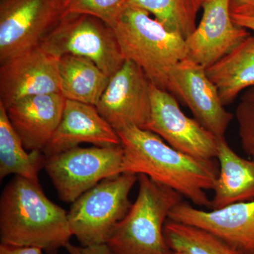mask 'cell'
I'll return each mask as SVG.
<instances>
[{
    "label": "cell",
    "instance_id": "ffe728a7",
    "mask_svg": "<svg viewBox=\"0 0 254 254\" xmlns=\"http://www.w3.org/2000/svg\"><path fill=\"white\" fill-rule=\"evenodd\" d=\"M13 128L4 105L0 103V179L10 175L39 182L38 174L44 168L46 156L43 151L27 153Z\"/></svg>",
    "mask_w": 254,
    "mask_h": 254
},
{
    "label": "cell",
    "instance_id": "8992f818",
    "mask_svg": "<svg viewBox=\"0 0 254 254\" xmlns=\"http://www.w3.org/2000/svg\"><path fill=\"white\" fill-rule=\"evenodd\" d=\"M40 47L57 58L67 55L87 58L110 77L125 61L113 28L90 15L64 14Z\"/></svg>",
    "mask_w": 254,
    "mask_h": 254
},
{
    "label": "cell",
    "instance_id": "277c9868",
    "mask_svg": "<svg viewBox=\"0 0 254 254\" xmlns=\"http://www.w3.org/2000/svg\"><path fill=\"white\" fill-rule=\"evenodd\" d=\"M138 182L136 200L107 244L115 254H172L164 226L182 196L146 175H138Z\"/></svg>",
    "mask_w": 254,
    "mask_h": 254
},
{
    "label": "cell",
    "instance_id": "52a82bcc",
    "mask_svg": "<svg viewBox=\"0 0 254 254\" xmlns=\"http://www.w3.org/2000/svg\"><path fill=\"white\" fill-rule=\"evenodd\" d=\"M124 149L77 146L46 158L45 170L63 201L72 203L100 182L123 173Z\"/></svg>",
    "mask_w": 254,
    "mask_h": 254
},
{
    "label": "cell",
    "instance_id": "ac0fdd59",
    "mask_svg": "<svg viewBox=\"0 0 254 254\" xmlns=\"http://www.w3.org/2000/svg\"><path fill=\"white\" fill-rule=\"evenodd\" d=\"M223 105L233 103L241 92L254 87V36L250 35L221 59L206 68Z\"/></svg>",
    "mask_w": 254,
    "mask_h": 254
},
{
    "label": "cell",
    "instance_id": "f546056e",
    "mask_svg": "<svg viewBox=\"0 0 254 254\" xmlns=\"http://www.w3.org/2000/svg\"><path fill=\"white\" fill-rule=\"evenodd\" d=\"M184 254L180 253V252H173V254Z\"/></svg>",
    "mask_w": 254,
    "mask_h": 254
},
{
    "label": "cell",
    "instance_id": "5b68a950",
    "mask_svg": "<svg viewBox=\"0 0 254 254\" xmlns=\"http://www.w3.org/2000/svg\"><path fill=\"white\" fill-rule=\"evenodd\" d=\"M137 181L138 175L128 173L105 179L71 203L68 222L82 246L107 244L131 208L130 192Z\"/></svg>",
    "mask_w": 254,
    "mask_h": 254
},
{
    "label": "cell",
    "instance_id": "1f68e13d",
    "mask_svg": "<svg viewBox=\"0 0 254 254\" xmlns=\"http://www.w3.org/2000/svg\"><path fill=\"white\" fill-rule=\"evenodd\" d=\"M231 1H232V0H231Z\"/></svg>",
    "mask_w": 254,
    "mask_h": 254
},
{
    "label": "cell",
    "instance_id": "9c48e42d",
    "mask_svg": "<svg viewBox=\"0 0 254 254\" xmlns=\"http://www.w3.org/2000/svg\"><path fill=\"white\" fill-rule=\"evenodd\" d=\"M152 84L141 67L126 60L110 76L97 109L116 131L132 126L146 129L151 111Z\"/></svg>",
    "mask_w": 254,
    "mask_h": 254
},
{
    "label": "cell",
    "instance_id": "484cf974",
    "mask_svg": "<svg viewBox=\"0 0 254 254\" xmlns=\"http://www.w3.org/2000/svg\"><path fill=\"white\" fill-rule=\"evenodd\" d=\"M232 14H254V0H232L230 4Z\"/></svg>",
    "mask_w": 254,
    "mask_h": 254
},
{
    "label": "cell",
    "instance_id": "83f0119b",
    "mask_svg": "<svg viewBox=\"0 0 254 254\" xmlns=\"http://www.w3.org/2000/svg\"><path fill=\"white\" fill-rule=\"evenodd\" d=\"M234 22L241 27L254 32V14L243 15L232 14Z\"/></svg>",
    "mask_w": 254,
    "mask_h": 254
},
{
    "label": "cell",
    "instance_id": "cb8c5ba5",
    "mask_svg": "<svg viewBox=\"0 0 254 254\" xmlns=\"http://www.w3.org/2000/svg\"><path fill=\"white\" fill-rule=\"evenodd\" d=\"M236 117L242 148L254 162V103L242 100Z\"/></svg>",
    "mask_w": 254,
    "mask_h": 254
},
{
    "label": "cell",
    "instance_id": "4316f807",
    "mask_svg": "<svg viewBox=\"0 0 254 254\" xmlns=\"http://www.w3.org/2000/svg\"><path fill=\"white\" fill-rule=\"evenodd\" d=\"M43 250L36 247H14L1 244L0 254H42Z\"/></svg>",
    "mask_w": 254,
    "mask_h": 254
},
{
    "label": "cell",
    "instance_id": "603a6c76",
    "mask_svg": "<svg viewBox=\"0 0 254 254\" xmlns=\"http://www.w3.org/2000/svg\"><path fill=\"white\" fill-rule=\"evenodd\" d=\"M128 0H64V14L90 15L113 28Z\"/></svg>",
    "mask_w": 254,
    "mask_h": 254
},
{
    "label": "cell",
    "instance_id": "f1b7e54d",
    "mask_svg": "<svg viewBox=\"0 0 254 254\" xmlns=\"http://www.w3.org/2000/svg\"><path fill=\"white\" fill-rule=\"evenodd\" d=\"M242 100L254 103V87L251 88L242 96Z\"/></svg>",
    "mask_w": 254,
    "mask_h": 254
},
{
    "label": "cell",
    "instance_id": "5bb4252c",
    "mask_svg": "<svg viewBox=\"0 0 254 254\" xmlns=\"http://www.w3.org/2000/svg\"><path fill=\"white\" fill-rule=\"evenodd\" d=\"M168 219L205 229L244 254L254 253V200L210 210L182 201L171 210Z\"/></svg>",
    "mask_w": 254,
    "mask_h": 254
},
{
    "label": "cell",
    "instance_id": "4dcf8cb0",
    "mask_svg": "<svg viewBox=\"0 0 254 254\" xmlns=\"http://www.w3.org/2000/svg\"></svg>",
    "mask_w": 254,
    "mask_h": 254
},
{
    "label": "cell",
    "instance_id": "6da1fadb",
    "mask_svg": "<svg viewBox=\"0 0 254 254\" xmlns=\"http://www.w3.org/2000/svg\"><path fill=\"white\" fill-rule=\"evenodd\" d=\"M124 149L123 173L144 175L198 207L210 209L219 170L214 160L179 151L149 130L127 127L117 131Z\"/></svg>",
    "mask_w": 254,
    "mask_h": 254
},
{
    "label": "cell",
    "instance_id": "7a4b0ae2",
    "mask_svg": "<svg viewBox=\"0 0 254 254\" xmlns=\"http://www.w3.org/2000/svg\"><path fill=\"white\" fill-rule=\"evenodd\" d=\"M73 237L68 213L51 201L39 182L15 176L0 198L1 243L57 254Z\"/></svg>",
    "mask_w": 254,
    "mask_h": 254
},
{
    "label": "cell",
    "instance_id": "7c38bea8",
    "mask_svg": "<svg viewBox=\"0 0 254 254\" xmlns=\"http://www.w3.org/2000/svg\"><path fill=\"white\" fill-rule=\"evenodd\" d=\"M58 62L38 46L1 63L0 103L6 109L27 97L61 93Z\"/></svg>",
    "mask_w": 254,
    "mask_h": 254
},
{
    "label": "cell",
    "instance_id": "9a60e30c",
    "mask_svg": "<svg viewBox=\"0 0 254 254\" xmlns=\"http://www.w3.org/2000/svg\"><path fill=\"white\" fill-rule=\"evenodd\" d=\"M81 143L105 147L120 145L121 141L96 106L66 100L59 126L43 153L48 158Z\"/></svg>",
    "mask_w": 254,
    "mask_h": 254
},
{
    "label": "cell",
    "instance_id": "e0dca14e",
    "mask_svg": "<svg viewBox=\"0 0 254 254\" xmlns=\"http://www.w3.org/2000/svg\"><path fill=\"white\" fill-rule=\"evenodd\" d=\"M219 173L210 210H218L240 202L254 200V162L240 156L225 137L218 138Z\"/></svg>",
    "mask_w": 254,
    "mask_h": 254
},
{
    "label": "cell",
    "instance_id": "4fadbf2b",
    "mask_svg": "<svg viewBox=\"0 0 254 254\" xmlns=\"http://www.w3.org/2000/svg\"><path fill=\"white\" fill-rule=\"evenodd\" d=\"M231 0H206L201 20L187 38V58L205 68L238 46L250 32L234 22Z\"/></svg>",
    "mask_w": 254,
    "mask_h": 254
},
{
    "label": "cell",
    "instance_id": "3957f363",
    "mask_svg": "<svg viewBox=\"0 0 254 254\" xmlns=\"http://www.w3.org/2000/svg\"><path fill=\"white\" fill-rule=\"evenodd\" d=\"M112 28L125 60L136 64L153 85L168 91L172 70L187 58L185 38L128 3Z\"/></svg>",
    "mask_w": 254,
    "mask_h": 254
},
{
    "label": "cell",
    "instance_id": "2e32d148",
    "mask_svg": "<svg viewBox=\"0 0 254 254\" xmlns=\"http://www.w3.org/2000/svg\"><path fill=\"white\" fill-rule=\"evenodd\" d=\"M65 103L62 93H50L27 97L5 108L26 150H44L59 126Z\"/></svg>",
    "mask_w": 254,
    "mask_h": 254
},
{
    "label": "cell",
    "instance_id": "30bf717a",
    "mask_svg": "<svg viewBox=\"0 0 254 254\" xmlns=\"http://www.w3.org/2000/svg\"><path fill=\"white\" fill-rule=\"evenodd\" d=\"M146 129L182 153L203 160L216 158L218 138L195 119L187 116L173 94L153 84Z\"/></svg>",
    "mask_w": 254,
    "mask_h": 254
},
{
    "label": "cell",
    "instance_id": "ba28073f",
    "mask_svg": "<svg viewBox=\"0 0 254 254\" xmlns=\"http://www.w3.org/2000/svg\"><path fill=\"white\" fill-rule=\"evenodd\" d=\"M64 14V0H1L0 63L40 46Z\"/></svg>",
    "mask_w": 254,
    "mask_h": 254
},
{
    "label": "cell",
    "instance_id": "44dd1931",
    "mask_svg": "<svg viewBox=\"0 0 254 254\" xmlns=\"http://www.w3.org/2000/svg\"><path fill=\"white\" fill-rule=\"evenodd\" d=\"M164 235L173 252L184 254H245L205 229L170 219L165 222Z\"/></svg>",
    "mask_w": 254,
    "mask_h": 254
},
{
    "label": "cell",
    "instance_id": "7402d4cb",
    "mask_svg": "<svg viewBox=\"0 0 254 254\" xmlns=\"http://www.w3.org/2000/svg\"><path fill=\"white\" fill-rule=\"evenodd\" d=\"M206 0H128L127 3L141 8L170 31L185 40L196 28L198 11Z\"/></svg>",
    "mask_w": 254,
    "mask_h": 254
},
{
    "label": "cell",
    "instance_id": "d6986e66",
    "mask_svg": "<svg viewBox=\"0 0 254 254\" xmlns=\"http://www.w3.org/2000/svg\"><path fill=\"white\" fill-rule=\"evenodd\" d=\"M58 67L60 90L66 100L96 106L110 76L91 60L73 55L59 58Z\"/></svg>",
    "mask_w": 254,
    "mask_h": 254
},
{
    "label": "cell",
    "instance_id": "8fae6325",
    "mask_svg": "<svg viewBox=\"0 0 254 254\" xmlns=\"http://www.w3.org/2000/svg\"><path fill=\"white\" fill-rule=\"evenodd\" d=\"M168 91L177 95L214 136L225 137L233 115L225 109L206 68L188 58L182 60L170 73Z\"/></svg>",
    "mask_w": 254,
    "mask_h": 254
},
{
    "label": "cell",
    "instance_id": "d4e9b609",
    "mask_svg": "<svg viewBox=\"0 0 254 254\" xmlns=\"http://www.w3.org/2000/svg\"><path fill=\"white\" fill-rule=\"evenodd\" d=\"M65 249L68 254H115L108 244L79 247L68 243Z\"/></svg>",
    "mask_w": 254,
    "mask_h": 254
}]
</instances>
